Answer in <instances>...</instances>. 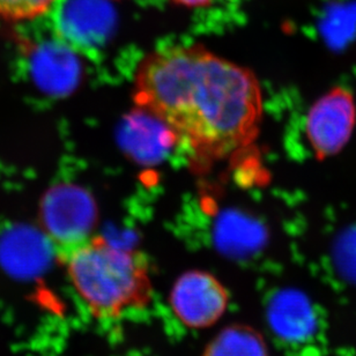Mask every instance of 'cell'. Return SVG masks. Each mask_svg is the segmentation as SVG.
<instances>
[{
  "label": "cell",
  "instance_id": "obj_1",
  "mask_svg": "<svg viewBox=\"0 0 356 356\" xmlns=\"http://www.w3.org/2000/svg\"><path fill=\"white\" fill-rule=\"evenodd\" d=\"M134 99L202 162L226 158L257 136L263 97L251 71L198 45L152 52Z\"/></svg>",
  "mask_w": 356,
  "mask_h": 356
},
{
  "label": "cell",
  "instance_id": "obj_2",
  "mask_svg": "<svg viewBox=\"0 0 356 356\" xmlns=\"http://www.w3.org/2000/svg\"><path fill=\"white\" fill-rule=\"evenodd\" d=\"M60 259L73 289L94 318L116 321L151 303V270L141 251L92 236Z\"/></svg>",
  "mask_w": 356,
  "mask_h": 356
},
{
  "label": "cell",
  "instance_id": "obj_3",
  "mask_svg": "<svg viewBox=\"0 0 356 356\" xmlns=\"http://www.w3.org/2000/svg\"><path fill=\"white\" fill-rule=\"evenodd\" d=\"M40 219L49 242L62 257L92 236L95 202L79 186L57 185L42 199Z\"/></svg>",
  "mask_w": 356,
  "mask_h": 356
},
{
  "label": "cell",
  "instance_id": "obj_4",
  "mask_svg": "<svg viewBox=\"0 0 356 356\" xmlns=\"http://www.w3.org/2000/svg\"><path fill=\"white\" fill-rule=\"evenodd\" d=\"M230 296L212 273L191 270L181 274L169 293V305L178 322L192 330L209 329L222 318Z\"/></svg>",
  "mask_w": 356,
  "mask_h": 356
},
{
  "label": "cell",
  "instance_id": "obj_5",
  "mask_svg": "<svg viewBox=\"0 0 356 356\" xmlns=\"http://www.w3.org/2000/svg\"><path fill=\"white\" fill-rule=\"evenodd\" d=\"M356 122V104L348 89L334 87L309 110L305 134L316 158L338 154L350 141Z\"/></svg>",
  "mask_w": 356,
  "mask_h": 356
},
{
  "label": "cell",
  "instance_id": "obj_6",
  "mask_svg": "<svg viewBox=\"0 0 356 356\" xmlns=\"http://www.w3.org/2000/svg\"><path fill=\"white\" fill-rule=\"evenodd\" d=\"M55 35L74 51L104 45L113 31V8L106 0H56L51 7Z\"/></svg>",
  "mask_w": 356,
  "mask_h": 356
},
{
  "label": "cell",
  "instance_id": "obj_7",
  "mask_svg": "<svg viewBox=\"0 0 356 356\" xmlns=\"http://www.w3.org/2000/svg\"><path fill=\"white\" fill-rule=\"evenodd\" d=\"M28 71L33 83L49 95L72 92L79 80V63L74 50L55 35L28 49Z\"/></svg>",
  "mask_w": 356,
  "mask_h": 356
},
{
  "label": "cell",
  "instance_id": "obj_8",
  "mask_svg": "<svg viewBox=\"0 0 356 356\" xmlns=\"http://www.w3.org/2000/svg\"><path fill=\"white\" fill-rule=\"evenodd\" d=\"M270 318L279 336L301 341L314 334L316 314L308 298L298 291H284L274 300Z\"/></svg>",
  "mask_w": 356,
  "mask_h": 356
},
{
  "label": "cell",
  "instance_id": "obj_9",
  "mask_svg": "<svg viewBox=\"0 0 356 356\" xmlns=\"http://www.w3.org/2000/svg\"><path fill=\"white\" fill-rule=\"evenodd\" d=\"M48 247L44 238L34 230L17 227L0 240V259L17 272H31L40 268Z\"/></svg>",
  "mask_w": 356,
  "mask_h": 356
},
{
  "label": "cell",
  "instance_id": "obj_10",
  "mask_svg": "<svg viewBox=\"0 0 356 356\" xmlns=\"http://www.w3.org/2000/svg\"><path fill=\"white\" fill-rule=\"evenodd\" d=\"M202 356H270L261 333L247 325H230L214 337Z\"/></svg>",
  "mask_w": 356,
  "mask_h": 356
},
{
  "label": "cell",
  "instance_id": "obj_11",
  "mask_svg": "<svg viewBox=\"0 0 356 356\" xmlns=\"http://www.w3.org/2000/svg\"><path fill=\"white\" fill-rule=\"evenodd\" d=\"M56 0H0V19L19 22L33 20L51 10Z\"/></svg>",
  "mask_w": 356,
  "mask_h": 356
},
{
  "label": "cell",
  "instance_id": "obj_12",
  "mask_svg": "<svg viewBox=\"0 0 356 356\" xmlns=\"http://www.w3.org/2000/svg\"><path fill=\"white\" fill-rule=\"evenodd\" d=\"M337 265L346 280L356 282V242L350 241L341 248L337 258Z\"/></svg>",
  "mask_w": 356,
  "mask_h": 356
},
{
  "label": "cell",
  "instance_id": "obj_13",
  "mask_svg": "<svg viewBox=\"0 0 356 356\" xmlns=\"http://www.w3.org/2000/svg\"><path fill=\"white\" fill-rule=\"evenodd\" d=\"M172 1L185 7H204L209 5L212 0H172Z\"/></svg>",
  "mask_w": 356,
  "mask_h": 356
}]
</instances>
